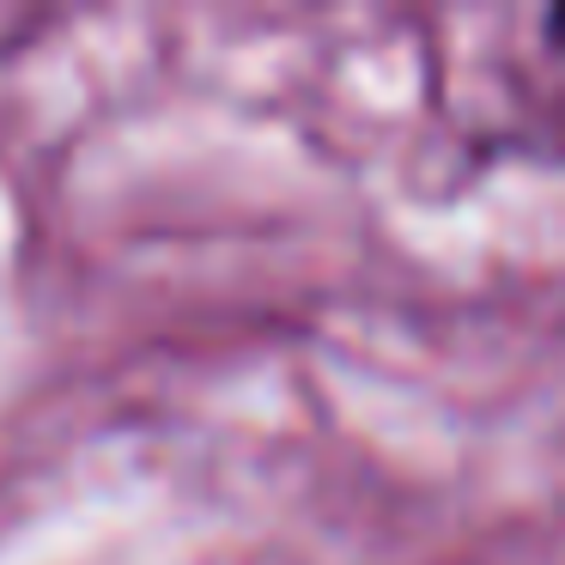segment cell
<instances>
[{
    "label": "cell",
    "instance_id": "6da1fadb",
    "mask_svg": "<svg viewBox=\"0 0 565 565\" xmlns=\"http://www.w3.org/2000/svg\"><path fill=\"white\" fill-rule=\"evenodd\" d=\"M541 31H547V43H553V50H565V7H553V13H547V25H541Z\"/></svg>",
    "mask_w": 565,
    "mask_h": 565
}]
</instances>
